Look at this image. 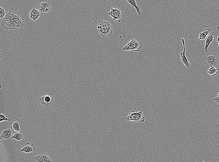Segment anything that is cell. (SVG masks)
<instances>
[{"label": "cell", "mask_w": 219, "mask_h": 162, "mask_svg": "<svg viewBox=\"0 0 219 162\" xmlns=\"http://www.w3.org/2000/svg\"><path fill=\"white\" fill-rule=\"evenodd\" d=\"M2 26L6 29L17 30L25 26L22 20L20 14L11 10L7 13L2 21Z\"/></svg>", "instance_id": "6da1fadb"}, {"label": "cell", "mask_w": 219, "mask_h": 162, "mask_svg": "<svg viewBox=\"0 0 219 162\" xmlns=\"http://www.w3.org/2000/svg\"><path fill=\"white\" fill-rule=\"evenodd\" d=\"M38 99L39 106L45 111L51 110L55 105L54 97L50 95H46L39 97Z\"/></svg>", "instance_id": "7a4b0ae2"}, {"label": "cell", "mask_w": 219, "mask_h": 162, "mask_svg": "<svg viewBox=\"0 0 219 162\" xmlns=\"http://www.w3.org/2000/svg\"><path fill=\"white\" fill-rule=\"evenodd\" d=\"M143 42L132 38L123 48V51L138 52L143 46Z\"/></svg>", "instance_id": "3957f363"}, {"label": "cell", "mask_w": 219, "mask_h": 162, "mask_svg": "<svg viewBox=\"0 0 219 162\" xmlns=\"http://www.w3.org/2000/svg\"><path fill=\"white\" fill-rule=\"evenodd\" d=\"M203 59V62L206 66L210 67L211 65L215 68L219 67V57L216 54H208Z\"/></svg>", "instance_id": "277c9868"}, {"label": "cell", "mask_w": 219, "mask_h": 162, "mask_svg": "<svg viewBox=\"0 0 219 162\" xmlns=\"http://www.w3.org/2000/svg\"><path fill=\"white\" fill-rule=\"evenodd\" d=\"M126 120L129 121H132L136 123H143L145 121V118L143 111H140L136 112L134 111H133L129 113Z\"/></svg>", "instance_id": "5b68a950"}, {"label": "cell", "mask_w": 219, "mask_h": 162, "mask_svg": "<svg viewBox=\"0 0 219 162\" xmlns=\"http://www.w3.org/2000/svg\"><path fill=\"white\" fill-rule=\"evenodd\" d=\"M107 14L110 15L113 18L112 21H116L118 23L121 22V19L124 16V13L121 9L117 7L111 8L110 11Z\"/></svg>", "instance_id": "8992f818"}, {"label": "cell", "mask_w": 219, "mask_h": 162, "mask_svg": "<svg viewBox=\"0 0 219 162\" xmlns=\"http://www.w3.org/2000/svg\"><path fill=\"white\" fill-rule=\"evenodd\" d=\"M37 9L41 14H45L51 11L52 6L50 2L40 3L37 5Z\"/></svg>", "instance_id": "52a82bcc"}, {"label": "cell", "mask_w": 219, "mask_h": 162, "mask_svg": "<svg viewBox=\"0 0 219 162\" xmlns=\"http://www.w3.org/2000/svg\"><path fill=\"white\" fill-rule=\"evenodd\" d=\"M182 42L183 46V51H180V55L181 61L185 66L187 69H189L191 67V65L189 61L187 58L185 54V40L184 39H182Z\"/></svg>", "instance_id": "ba28073f"}, {"label": "cell", "mask_w": 219, "mask_h": 162, "mask_svg": "<svg viewBox=\"0 0 219 162\" xmlns=\"http://www.w3.org/2000/svg\"><path fill=\"white\" fill-rule=\"evenodd\" d=\"M34 158L38 162H50L52 161L51 157L45 153L38 154L34 157Z\"/></svg>", "instance_id": "9c48e42d"}, {"label": "cell", "mask_w": 219, "mask_h": 162, "mask_svg": "<svg viewBox=\"0 0 219 162\" xmlns=\"http://www.w3.org/2000/svg\"><path fill=\"white\" fill-rule=\"evenodd\" d=\"M113 26L106 28L97 29V31L103 38H106L107 36L111 37L113 36Z\"/></svg>", "instance_id": "30bf717a"}, {"label": "cell", "mask_w": 219, "mask_h": 162, "mask_svg": "<svg viewBox=\"0 0 219 162\" xmlns=\"http://www.w3.org/2000/svg\"><path fill=\"white\" fill-rule=\"evenodd\" d=\"M113 26L110 23L108 18L104 17L98 20L97 29L106 28Z\"/></svg>", "instance_id": "8fae6325"}, {"label": "cell", "mask_w": 219, "mask_h": 162, "mask_svg": "<svg viewBox=\"0 0 219 162\" xmlns=\"http://www.w3.org/2000/svg\"><path fill=\"white\" fill-rule=\"evenodd\" d=\"M215 34L214 32L212 31L210 34L206 39L205 43V46L204 49V51L206 53L208 51V47L210 43L215 40Z\"/></svg>", "instance_id": "7c38bea8"}, {"label": "cell", "mask_w": 219, "mask_h": 162, "mask_svg": "<svg viewBox=\"0 0 219 162\" xmlns=\"http://www.w3.org/2000/svg\"><path fill=\"white\" fill-rule=\"evenodd\" d=\"M29 15L31 20L35 21L39 18L41 14L37 9L34 8L31 10Z\"/></svg>", "instance_id": "4fadbf2b"}, {"label": "cell", "mask_w": 219, "mask_h": 162, "mask_svg": "<svg viewBox=\"0 0 219 162\" xmlns=\"http://www.w3.org/2000/svg\"><path fill=\"white\" fill-rule=\"evenodd\" d=\"M35 149L36 148L33 144L31 142H28L26 144L25 146L21 150L20 152L27 153H34Z\"/></svg>", "instance_id": "5bb4252c"}, {"label": "cell", "mask_w": 219, "mask_h": 162, "mask_svg": "<svg viewBox=\"0 0 219 162\" xmlns=\"http://www.w3.org/2000/svg\"><path fill=\"white\" fill-rule=\"evenodd\" d=\"M13 136L12 131L10 129H8L4 131L0 136L1 139L9 140Z\"/></svg>", "instance_id": "9a60e30c"}, {"label": "cell", "mask_w": 219, "mask_h": 162, "mask_svg": "<svg viewBox=\"0 0 219 162\" xmlns=\"http://www.w3.org/2000/svg\"><path fill=\"white\" fill-rule=\"evenodd\" d=\"M212 31V30L209 28L204 29L202 32H200L199 33V40H205L209 35Z\"/></svg>", "instance_id": "2e32d148"}, {"label": "cell", "mask_w": 219, "mask_h": 162, "mask_svg": "<svg viewBox=\"0 0 219 162\" xmlns=\"http://www.w3.org/2000/svg\"><path fill=\"white\" fill-rule=\"evenodd\" d=\"M19 122V120L17 119L13 121L10 124L11 128L16 132L20 131Z\"/></svg>", "instance_id": "e0dca14e"}, {"label": "cell", "mask_w": 219, "mask_h": 162, "mask_svg": "<svg viewBox=\"0 0 219 162\" xmlns=\"http://www.w3.org/2000/svg\"><path fill=\"white\" fill-rule=\"evenodd\" d=\"M25 135V134L23 131H15L11 138H13L17 141H20L22 140Z\"/></svg>", "instance_id": "ac0fdd59"}, {"label": "cell", "mask_w": 219, "mask_h": 162, "mask_svg": "<svg viewBox=\"0 0 219 162\" xmlns=\"http://www.w3.org/2000/svg\"><path fill=\"white\" fill-rule=\"evenodd\" d=\"M126 1L135 9L138 15L140 16L142 15V11H141L140 8L137 6L135 0H126Z\"/></svg>", "instance_id": "d6986e66"}, {"label": "cell", "mask_w": 219, "mask_h": 162, "mask_svg": "<svg viewBox=\"0 0 219 162\" xmlns=\"http://www.w3.org/2000/svg\"><path fill=\"white\" fill-rule=\"evenodd\" d=\"M210 68L206 72L212 76H215L218 74L219 69L211 65Z\"/></svg>", "instance_id": "ffe728a7"}, {"label": "cell", "mask_w": 219, "mask_h": 162, "mask_svg": "<svg viewBox=\"0 0 219 162\" xmlns=\"http://www.w3.org/2000/svg\"><path fill=\"white\" fill-rule=\"evenodd\" d=\"M5 8L3 7H0V20H3L6 16Z\"/></svg>", "instance_id": "44dd1931"}, {"label": "cell", "mask_w": 219, "mask_h": 162, "mask_svg": "<svg viewBox=\"0 0 219 162\" xmlns=\"http://www.w3.org/2000/svg\"><path fill=\"white\" fill-rule=\"evenodd\" d=\"M10 121L9 119H8L3 114L0 115V122H2L4 121Z\"/></svg>", "instance_id": "7402d4cb"}, {"label": "cell", "mask_w": 219, "mask_h": 162, "mask_svg": "<svg viewBox=\"0 0 219 162\" xmlns=\"http://www.w3.org/2000/svg\"><path fill=\"white\" fill-rule=\"evenodd\" d=\"M218 95L217 97L214 99V100L219 105V86L218 88Z\"/></svg>", "instance_id": "603a6c76"}, {"label": "cell", "mask_w": 219, "mask_h": 162, "mask_svg": "<svg viewBox=\"0 0 219 162\" xmlns=\"http://www.w3.org/2000/svg\"><path fill=\"white\" fill-rule=\"evenodd\" d=\"M35 1L38 2H43L45 1H50V0H35Z\"/></svg>", "instance_id": "cb8c5ba5"}, {"label": "cell", "mask_w": 219, "mask_h": 162, "mask_svg": "<svg viewBox=\"0 0 219 162\" xmlns=\"http://www.w3.org/2000/svg\"><path fill=\"white\" fill-rule=\"evenodd\" d=\"M217 41L218 43L219 42V36L217 37Z\"/></svg>", "instance_id": "d4e9b609"}, {"label": "cell", "mask_w": 219, "mask_h": 162, "mask_svg": "<svg viewBox=\"0 0 219 162\" xmlns=\"http://www.w3.org/2000/svg\"><path fill=\"white\" fill-rule=\"evenodd\" d=\"M217 30H218V31H219V26H217Z\"/></svg>", "instance_id": "484cf974"}, {"label": "cell", "mask_w": 219, "mask_h": 162, "mask_svg": "<svg viewBox=\"0 0 219 162\" xmlns=\"http://www.w3.org/2000/svg\"><path fill=\"white\" fill-rule=\"evenodd\" d=\"M218 46H219V42L218 43Z\"/></svg>", "instance_id": "4316f807"}]
</instances>
